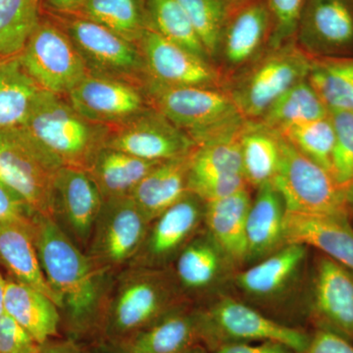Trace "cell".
I'll return each instance as SVG.
<instances>
[{
    "label": "cell",
    "mask_w": 353,
    "mask_h": 353,
    "mask_svg": "<svg viewBox=\"0 0 353 353\" xmlns=\"http://www.w3.org/2000/svg\"><path fill=\"white\" fill-rule=\"evenodd\" d=\"M32 238L48 284L67 328L75 336L88 333L101 323L108 290L116 274L94 263L58 226L54 220L37 214Z\"/></svg>",
    "instance_id": "obj_1"
},
{
    "label": "cell",
    "mask_w": 353,
    "mask_h": 353,
    "mask_svg": "<svg viewBox=\"0 0 353 353\" xmlns=\"http://www.w3.org/2000/svg\"><path fill=\"white\" fill-rule=\"evenodd\" d=\"M187 303L171 268L127 266L113 279L99 325L111 343H121Z\"/></svg>",
    "instance_id": "obj_2"
},
{
    "label": "cell",
    "mask_w": 353,
    "mask_h": 353,
    "mask_svg": "<svg viewBox=\"0 0 353 353\" xmlns=\"http://www.w3.org/2000/svg\"><path fill=\"white\" fill-rule=\"evenodd\" d=\"M62 166L88 171L105 148L108 126L81 115L60 95L41 90L22 125Z\"/></svg>",
    "instance_id": "obj_3"
},
{
    "label": "cell",
    "mask_w": 353,
    "mask_h": 353,
    "mask_svg": "<svg viewBox=\"0 0 353 353\" xmlns=\"http://www.w3.org/2000/svg\"><path fill=\"white\" fill-rule=\"evenodd\" d=\"M152 108L187 132L196 145L240 131L245 119L226 88L173 87L146 77Z\"/></svg>",
    "instance_id": "obj_4"
},
{
    "label": "cell",
    "mask_w": 353,
    "mask_h": 353,
    "mask_svg": "<svg viewBox=\"0 0 353 353\" xmlns=\"http://www.w3.org/2000/svg\"><path fill=\"white\" fill-rule=\"evenodd\" d=\"M313 58L294 39L269 48L228 80L226 90L246 121L259 120L281 95L307 79Z\"/></svg>",
    "instance_id": "obj_5"
},
{
    "label": "cell",
    "mask_w": 353,
    "mask_h": 353,
    "mask_svg": "<svg viewBox=\"0 0 353 353\" xmlns=\"http://www.w3.org/2000/svg\"><path fill=\"white\" fill-rule=\"evenodd\" d=\"M201 341L209 352L228 343L273 341L303 353L310 332L279 322L231 294H221L199 305Z\"/></svg>",
    "instance_id": "obj_6"
},
{
    "label": "cell",
    "mask_w": 353,
    "mask_h": 353,
    "mask_svg": "<svg viewBox=\"0 0 353 353\" xmlns=\"http://www.w3.org/2000/svg\"><path fill=\"white\" fill-rule=\"evenodd\" d=\"M61 167L22 126L0 129V181L51 219L55 178Z\"/></svg>",
    "instance_id": "obj_7"
},
{
    "label": "cell",
    "mask_w": 353,
    "mask_h": 353,
    "mask_svg": "<svg viewBox=\"0 0 353 353\" xmlns=\"http://www.w3.org/2000/svg\"><path fill=\"white\" fill-rule=\"evenodd\" d=\"M281 146L282 161L273 185L282 194L288 212L350 216L347 190L333 175L282 136Z\"/></svg>",
    "instance_id": "obj_8"
},
{
    "label": "cell",
    "mask_w": 353,
    "mask_h": 353,
    "mask_svg": "<svg viewBox=\"0 0 353 353\" xmlns=\"http://www.w3.org/2000/svg\"><path fill=\"white\" fill-rule=\"evenodd\" d=\"M308 254L307 245H285L266 259L236 271L231 287L245 303L268 316L272 311L274 319L281 322L280 311L285 304L283 299L303 283Z\"/></svg>",
    "instance_id": "obj_9"
},
{
    "label": "cell",
    "mask_w": 353,
    "mask_h": 353,
    "mask_svg": "<svg viewBox=\"0 0 353 353\" xmlns=\"http://www.w3.org/2000/svg\"><path fill=\"white\" fill-rule=\"evenodd\" d=\"M21 63L41 90L68 94L87 75L88 65L66 32L39 23L19 54Z\"/></svg>",
    "instance_id": "obj_10"
},
{
    "label": "cell",
    "mask_w": 353,
    "mask_h": 353,
    "mask_svg": "<svg viewBox=\"0 0 353 353\" xmlns=\"http://www.w3.org/2000/svg\"><path fill=\"white\" fill-rule=\"evenodd\" d=\"M150 224L131 197L104 199L85 252L101 268L118 273L138 254Z\"/></svg>",
    "instance_id": "obj_11"
},
{
    "label": "cell",
    "mask_w": 353,
    "mask_h": 353,
    "mask_svg": "<svg viewBox=\"0 0 353 353\" xmlns=\"http://www.w3.org/2000/svg\"><path fill=\"white\" fill-rule=\"evenodd\" d=\"M309 275L306 321L353 341V272L320 253Z\"/></svg>",
    "instance_id": "obj_12"
},
{
    "label": "cell",
    "mask_w": 353,
    "mask_h": 353,
    "mask_svg": "<svg viewBox=\"0 0 353 353\" xmlns=\"http://www.w3.org/2000/svg\"><path fill=\"white\" fill-rule=\"evenodd\" d=\"M205 202L188 192L148 227L138 254L128 266L170 268L176 256L204 228Z\"/></svg>",
    "instance_id": "obj_13"
},
{
    "label": "cell",
    "mask_w": 353,
    "mask_h": 353,
    "mask_svg": "<svg viewBox=\"0 0 353 353\" xmlns=\"http://www.w3.org/2000/svg\"><path fill=\"white\" fill-rule=\"evenodd\" d=\"M273 29L264 0H248L229 9L216 57L226 81L228 75L232 78L270 48Z\"/></svg>",
    "instance_id": "obj_14"
},
{
    "label": "cell",
    "mask_w": 353,
    "mask_h": 353,
    "mask_svg": "<svg viewBox=\"0 0 353 353\" xmlns=\"http://www.w3.org/2000/svg\"><path fill=\"white\" fill-rule=\"evenodd\" d=\"M105 146L153 162L185 157L196 148L187 132L153 108L110 130Z\"/></svg>",
    "instance_id": "obj_15"
},
{
    "label": "cell",
    "mask_w": 353,
    "mask_h": 353,
    "mask_svg": "<svg viewBox=\"0 0 353 353\" xmlns=\"http://www.w3.org/2000/svg\"><path fill=\"white\" fill-rule=\"evenodd\" d=\"M170 268L183 296L196 305L224 294L222 290L231 285L238 271L204 228Z\"/></svg>",
    "instance_id": "obj_16"
},
{
    "label": "cell",
    "mask_w": 353,
    "mask_h": 353,
    "mask_svg": "<svg viewBox=\"0 0 353 353\" xmlns=\"http://www.w3.org/2000/svg\"><path fill=\"white\" fill-rule=\"evenodd\" d=\"M139 44L146 77L155 82L173 87L226 88L219 68L163 38L150 26Z\"/></svg>",
    "instance_id": "obj_17"
},
{
    "label": "cell",
    "mask_w": 353,
    "mask_h": 353,
    "mask_svg": "<svg viewBox=\"0 0 353 353\" xmlns=\"http://www.w3.org/2000/svg\"><path fill=\"white\" fill-rule=\"evenodd\" d=\"M103 201L88 171L65 166L58 170L52 219L83 252L90 243Z\"/></svg>",
    "instance_id": "obj_18"
},
{
    "label": "cell",
    "mask_w": 353,
    "mask_h": 353,
    "mask_svg": "<svg viewBox=\"0 0 353 353\" xmlns=\"http://www.w3.org/2000/svg\"><path fill=\"white\" fill-rule=\"evenodd\" d=\"M67 94L81 115L106 126L126 122L148 109L134 85L101 73L88 72Z\"/></svg>",
    "instance_id": "obj_19"
},
{
    "label": "cell",
    "mask_w": 353,
    "mask_h": 353,
    "mask_svg": "<svg viewBox=\"0 0 353 353\" xmlns=\"http://www.w3.org/2000/svg\"><path fill=\"white\" fill-rule=\"evenodd\" d=\"M67 34L85 63L115 75L145 71V61L136 43L99 23L79 17L66 22Z\"/></svg>",
    "instance_id": "obj_20"
},
{
    "label": "cell",
    "mask_w": 353,
    "mask_h": 353,
    "mask_svg": "<svg viewBox=\"0 0 353 353\" xmlns=\"http://www.w3.org/2000/svg\"><path fill=\"white\" fill-rule=\"evenodd\" d=\"M297 43L307 52H332L353 43V8L347 0H306Z\"/></svg>",
    "instance_id": "obj_21"
},
{
    "label": "cell",
    "mask_w": 353,
    "mask_h": 353,
    "mask_svg": "<svg viewBox=\"0 0 353 353\" xmlns=\"http://www.w3.org/2000/svg\"><path fill=\"white\" fill-rule=\"evenodd\" d=\"M348 218L347 215L303 214L287 211V245L299 243L314 248L353 272V228Z\"/></svg>",
    "instance_id": "obj_22"
},
{
    "label": "cell",
    "mask_w": 353,
    "mask_h": 353,
    "mask_svg": "<svg viewBox=\"0 0 353 353\" xmlns=\"http://www.w3.org/2000/svg\"><path fill=\"white\" fill-rule=\"evenodd\" d=\"M120 345L132 353H185L201 345L199 305L183 303Z\"/></svg>",
    "instance_id": "obj_23"
},
{
    "label": "cell",
    "mask_w": 353,
    "mask_h": 353,
    "mask_svg": "<svg viewBox=\"0 0 353 353\" xmlns=\"http://www.w3.org/2000/svg\"><path fill=\"white\" fill-rule=\"evenodd\" d=\"M246 220V266L256 263L287 245V208L273 183L257 188Z\"/></svg>",
    "instance_id": "obj_24"
},
{
    "label": "cell",
    "mask_w": 353,
    "mask_h": 353,
    "mask_svg": "<svg viewBox=\"0 0 353 353\" xmlns=\"http://www.w3.org/2000/svg\"><path fill=\"white\" fill-rule=\"evenodd\" d=\"M250 189L205 202L204 229L236 270L246 264V220L252 201Z\"/></svg>",
    "instance_id": "obj_25"
},
{
    "label": "cell",
    "mask_w": 353,
    "mask_h": 353,
    "mask_svg": "<svg viewBox=\"0 0 353 353\" xmlns=\"http://www.w3.org/2000/svg\"><path fill=\"white\" fill-rule=\"evenodd\" d=\"M192 152L158 164L130 194L148 222L189 192Z\"/></svg>",
    "instance_id": "obj_26"
},
{
    "label": "cell",
    "mask_w": 353,
    "mask_h": 353,
    "mask_svg": "<svg viewBox=\"0 0 353 353\" xmlns=\"http://www.w3.org/2000/svg\"><path fill=\"white\" fill-rule=\"evenodd\" d=\"M4 310L41 345L57 336L62 321L52 299L15 278L6 280Z\"/></svg>",
    "instance_id": "obj_27"
},
{
    "label": "cell",
    "mask_w": 353,
    "mask_h": 353,
    "mask_svg": "<svg viewBox=\"0 0 353 353\" xmlns=\"http://www.w3.org/2000/svg\"><path fill=\"white\" fill-rule=\"evenodd\" d=\"M32 225L0 224V261L16 280L46 294L57 305V296L48 284L39 263L32 238Z\"/></svg>",
    "instance_id": "obj_28"
},
{
    "label": "cell",
    "mask_w": 353,
    "mask_h": 353,
    "mask_svg": "<svg viewBox=\"0 0 353 353\" xmlns=\"http://www.w3.org/2000/svg\"><path fill=\"white\" fill-rule=\"evenodd\" d=\"M243 173L250 188L273 183L282 161L281 134L257 121H246L240 136Z\"/></svg>",
    "instance_id": "obj_29"
},
{
    "label": "cell",
    "mask_w": 353,
    "mask_h": 353,
    "mask_svg": "<svg viewBox=\"0 0 353 353\" xmlns=\"http://www.w3.org/2000/svg\"><path fill=\"white\" fill-rule=\"evenodd\" d=\"M159 163L161 162L148 161L105 146L88 172L103 199H112L130 196L139 182Z\"/></svg>",
    "instance_id": "obj_30"
},
{
    "label": "cell",
    "mask_w": 353,
    "mask_h": 353,
    "mask_svg": "<svg viewBox=\"0 0 353 353\" xmlns=\"http://www.w3.org/2000/svg\"><path fill=\"white\" fill-rule=\"evenodd\" d=\"M39 90L19 55L0 59V129L22 126Z\"/></svg>",
    "instance_id": "obj_31"
},
{
    "label": "cell",
    "mask_w": 353,
    "mask_h": 353,
    "mask_svg": "<svg viewBox=\"0 0 353 353\" xmlns=\"http://www.w3.org/2000/svg\"><path fill=\"white\" fill-rule=\"evenodd\" d=\"M329 114L328 108L305 79L281 95L257 122L280 132L296 125L328 117Z\"/></svg>",
    "instance_id": "obj_32"
},
{
    "label": "cell",
    "mask_w": 353,
    "mask_h": 353,
    "mask_svg": "<svg viewBox=\"0 0 353 353\" xmlns=\"http://www.w3.org/2000/svg\"><path fill=\"white\" fill-rule=\"evenodd\" d=\"M79 10L132 43H139L150 26L141 0H85Z\"/></svg>",
    "instance_id": "obj_33"
},
{
    "label": "cell",
    "mask_w": 353,
    "mask_h": 353,
    "mask_svg": "<svg viewBox=\"0 0 353 353\" xmlns=\"http://www.w3.org/2000/svg\"><path fill=\"white\" fill-rule=\"evenodd\" d=\"M307 81L331 111L353 113V60H313Z\"/></svg>",
    "instance_id": "obj_34"
},
{
    "label": "cell",
    "mask_w": 353,
    "mask_h": 353,
    "mask_svg": "<svg viewBox=\"0 0 353 353\" xmlns=\"http://www.w3.org/2000/svg\"><path fill=\"white\" fill-rule=\"evenodd\" d=\"M145 7L150 26L158 34L211 62L192 21L176 0H146Z\"/></svg>",
    "instance_id": "obj_35"
},
{
    "label": "cell",
    "mask_w": 353,
    "mask_h": 353,
    "mask_svg": "<svg viewBox=\"0 0 353 353\" xmlns=\"http://www.w3.org/2000/svg\"><path fill=\"white\" fill-rule=\"evenodd\" d=\"M39 0H0V59L19 55L39 24Z\"/></svg>",
    "instance_id": "obj_36"
},
{
    "label": "cell",
    "mask_w": 353,
    "mask_h": 353,
    "mask_svg": "<svg viewBox=\"0 0 353 353\" xmlns=\"http://www.w3.org/2000/svg\"><path fill=\"white\" fill-rule=\"evenodd\" d=\"M243 128L234 134L196 145L190 160V175H243L240 143Z\"/></svg>",
    "instance_id": "obj_37"
},
{
    "label": "cell",
    "mask_w": 353,
    "mask_h": 353,
    "mask_svg": "<svg viewBox=\"0 0 353 353\" xmlns=\"http://www.w3.org/2000/svg\"><path fill=\"white\" fill-rule=\"evenodd\" d=\"M279 134L304 157L331 173L334 130L330 114L328 117L296 125Z\"/></svg>",
    "instance_id": "obj_38"
},
{
    "label": "cell",
    "mask_w": 353,
    "mask_h": 353,
    "mask_svg": "<svg viewBox=\"0 0 353 353\" xmlns=\"http://www.w3.org/2000/svg\"><path fill=\"white\" fill-rule=\"evenodd\" d=\"M188 14L209 59H216L229 7L225 0H176Z\"/></svg>",
    "instance_id": "obj_39"
},
{
    "label": "cell",
    "mask_w": 353,
    "mask_h": 353,
    "mask_svg": "<svg viewBox=\"0 0 353 353\" xmlns=\"http://www.w3.org/2000/svg\"><path fill=\"white\" fill-rule=\"evenodd\" d=\"M330 118L334 130L331 174L347 189L353 185V113L331 111Z\"/></svg>",
    "instance_id": "obj_40"
},
{
    "label": "cell",
    "mask_w": 353,
    "mask_h": 353,
    "mask_svg": "<svg viewBox=\"0 0 353 353\" xmlns=\"http://www.w3.org/2000/svg\"><path fill=\"white\" fill-rule=\"evenodd\" d=\"M272 19L273 34L270 48L281 46L296 39L299 20L303 14L306 0H264Z\"/></svg>",
    "instance_id": "obj_41"
},
{
    "label": "cell",
    "mask_w": 353,
    "mask_h": 353,
    "mask_svg": "<svg viewBox=\"0 0 353 353\" xmlns=\"http://www.w3.org/2000/svg\"><path fill=\"white\" fill-rule=\"evenodd\" d=\"M250 188L243 174L189 176V192L204 202L218 201Z\"/></svg>",
    "instance_id": "obj_42"
},
{
    "label": "cell",
    "mask_w": 353,
    "mask_h": 353,
    "mask_svg": "<svg viewBox=\"0 0 353 353\" xmlns=\"http://www.w3.org/2000/svg\"><path fill=\"white\" fill-rule=\"evenodd\" d=\"M41 347L10 316L0 318V353H38Z\"/></svg>",
    "instance_id": "obj_43"
},
{
    "label": "cell",
    "mask_w": 353,
    "mask_h": 353,
    "mask_svg": "<svg viewBox=\"0 0 353 353\" xmlns=\"http://www.w3.org/2000/svg\"><path fill=\"white\" fill-rule=\"evenodd\" d=\"M37 214L22 196L0 181V224L32 225Z\"/></svg>",
    "instance_id": "obj_44"
},
{
    "label": "cell",
    "mask_w": 353,
    "mask_h": 353,
    "mask_svg": "<svg viewBox=\"0 0 353 353\" xmlns=\"http://www.w3.org/2000/svg\"><path fill=\"white\" fill-rule=\"evenodd\" d=\"M303 353H353V341L327 330H312Z\"/></svg>",
    "instance_id": "obj_45"
},
{
    "label": "cell",
    "mask_w": 353,
    "mask_h": 353,
    "mask_svg": "<svg viewBox=\"0 0 353 353\" xmlns=\"http://www.w3.org/2000/svg\"><path fill=\"white\" fill-rule=\"evenodd\" d=\"M211 353H299L284 343L278 341H260L259 345L252 343H228L216 348Z\"/></svg>",
    "instance_id": "obj_46"
},
{
    "label": "cell",
    "mask_w": 353,
    "mask_h": 353,
    "mask_svg": "<svg viewBox=\"0 0 353 353\" xmlns=\"http://www.w3.org/2000/svg\"><path fill=\"white\" fill-rule=\"evenodd\" d=\"M38 353H82L72 341H50L41 345Z\"/></svg>",
    "instance_id": "obj_47"
},
{
    "label": "cell",
    "mask_w": 353,
    "mask_h": 353,
    "mask_svg": "<svg viewBox=\"0 0 353 353\" xmlns=\"http://www.w3.org/2000/svg\"><path fill=\"white\" fill-rule=\"evenodd\" d=\"M48 6L59 12H70L80 8L85 0H46Z\"/></svg>",
    "instance_id": "obj_48"
},
{
    "label": "cell",
    "mask_w": 353,
    "mask_h": 353,
    "mask_svg": "<svg viewBox=\"0 0 353 353\" xmlns=\"http://www.w3.org/2000/svg\"><path fill=\"white\" fill-rule=\"evenodd\" d=\"M6 280L0 273V318L6 314L4 310V297H6Z\"/></svg>",
    "instance_id": "obj_49"
},
{
    "label": "cell",
    "mask_w": 353,
    "mask_h": 353,
    "mask_svg": "<svg viewBox=\"0 0 353 353\" xmlns=\"http://www.w3.org/2000/svg\"><path fill=\"white\" fill-rule=\"evenodd\" d=\"M347 190L348 213H352L353 216V185L348 187Z\"/></svg>",
    "instance_id": "obj_50"
},
{
    "label": "cell",
    "mask_w": 353,
    "mask_h": 353,
    "mask_svg": "<svg viewBox=\"0 0 353 353\" xmlns=\"http://www.w3.org/2000/svg\"><path fill=\"white\" fill-rule=\"evenodd\" d=\"M185 353H211L209 352L208 348L203 347L202 345H197L196 347L190 348V350H188Z\"/></svg>",
    "instance_id": "obj_51"
},
{
    "label": "cell",
    "mask_w": 353,
    "mask_h": 353,
    "mask_svg": "<svg viewBox=\"0 0 353 353\" xmlns=\"http://www.w3.org/2000/svg\"><path fill=\"white\" fill-rule=\"evenodd\" d=\"M108 353H132L128 352V350H125L122 347L118 345H114V343H111V348L108 350Z\"/></svg>",
    "instance_id": "obj_52"
},
{
    "label": "cell",
    "mask_w": 353,
    "mask_h": 353,
    "mask_svg": "<svg viewBox=\"0 0 353 353\" xmlns=\"http://www.w3.org/2000/svg\"><path fill=\"white\" fill-rule=\"evenodd\" d=\"M245 1H248V0H225L229 9L233 8L234 6H240V4Z\"/></svg>",
    "instance_id": "obj_53"
},
{
    "label": "cell",
    "mask_w": 353,
    "mask_h": 353,
    "mask_svg": "<svg viewBox=\"0 0 353 353\" xmlns=\"http://www.w3.org/2000/svg\"><path fill=\"white\" fill-rule=\"evenodd\" d=\"M0 264H1V261H0Z\"/></svg>",
    "instance_id": "obj_54"
}]
</instances>
